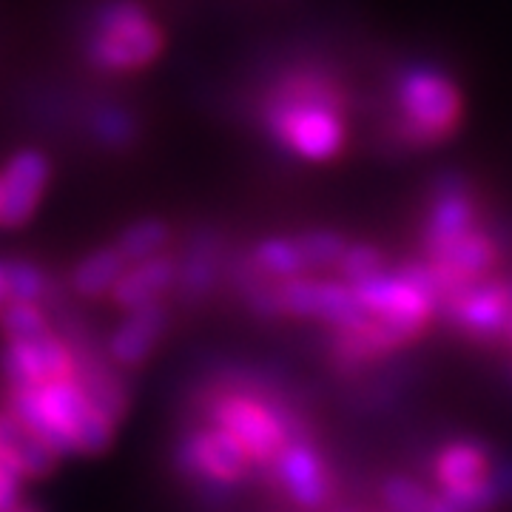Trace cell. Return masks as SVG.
Wrapping results in <instances>:
<instances>
[{
    "label": "cell",
    "instance_id": "cell-1",
    "mask_svg": "<svg viewBox=\"0 0 512 512\" xmlns=\"http://www.w3.org/2000/svg\"><path fill=\"white\" fill-rule=\"evenodd\" d=\"M350 97L328 69H288L262 97V128L285 154L330 163L348 146Z\"/></svg>",
    "mask_w": 512,
    "mask_h": 512
},
{
    "label": "cell",
    "instance_id": "cell-2",
    "mask_svg": "<svg viewBox=\"0 0 512 512\" xmlns=\"http://www.w3.org/2000/svg\"><path fill=\"white\" fill-rule=\"evenodd\" d=\"M165 49L160 20L143 0H103L83 40V57L94 72L131 74L148 69Z\"/></svg>",
    "mask_w": 512,
    "mask_h": 512
},
{
    "label": "cell",
    "instance_id": "cell-3",
    "mask_svg": "<svg viewBox=\"0 0 512 512\" xmlns=\"http://www.w3.org/2000/svg\"><path fill=\"white\" fill-rule=\"evenodd\" d=\"M393 137L407 148H433L450 140L464 120V97L439 69L410 66L396 80Z\"/></svg>",
    "mask_w": 512,
    "mask_h": 512
},
{
    "label": "cell",
    "instance_id": "cell-4",
    "mask_svg": "<svg viewBox=\"0 0 512 512\" xmlns=\"http://www.w3.org/2000/svg\"><path fill=\"white\" fill-rule=\"evenodd\" d=\"M439 316H444L467 342H512V285L495 271L473 279L441 302Z\"/></svg>",
    "mask_w": 512,
    "mask_h": 512
},
{
    "label": "cell",
    "instance_id": "cell-5",
    "mask_svg": "<svg viewBox=\"0 0 512 512\" xmlns=\"http://www.w3.org/2000/svg\"><path fill=\"white\" fill-rule=\"evenodd\" d=\"M367 316L379 319L382 325L393 330L404 345L421 339L427 325L439 316L436 302L427 291H421L416 282H410L399 271H379L359 285H350Z\"/></svg>",
    "mask_w": 512,
    "mask_h": 512
},
{
    "label": "cell",
    "instance_id": "cell-6",
    "mask_svg": "<svg viewBox=\"0 0 512 512\" xmlns=\"http://www.w3.org/2000/svg\"><path fill=\"white\" fill-rule=\"evenodd\" d=\"M276 296L282 316L293 319H313L330 328H348L367 319L356 291L342 279H330L319 274H302L276 282Z\"/></svg>",
    "mask_w": 512,
    "mask_h": 512
},
{
    "label": "cell",
    "instance_id": "cell-7",
    "mask_svg": "<svg viewBox=\"0 0 512 512\" xmlns=\"http://www.w3.org/2000/svg\"><path fill=\"white\" fill-rule=\"evenodd\" d=\"M481 225V202L473 185L461 174H444L430 197V208L421 225V256L441 254L456 239Z\"/></svg>",
    "mask_w": 512,
    "mask_h": 512
},
{
    "label": "cell",
    "instance_id": "cell-8",
    "mask_svg": "<svg viewBox=\"0 0 512 512\" xmlns=\"http://www.w3.org/2000/svg\"><path fill=\"white\" fill-rule=\"evenodd\" d=\"M214 424L225 430L256 464H268L288 444V427L268 404H259L248 396H225L211 410Z\"/></svg>",
    "mask_w": 512,
    "mask_h": 512
},
{
    "label": "cell",
    "instance_id": "cell-9",
    "mask_svg": "<svg viewBox=\"0 0 512 512\" xmlns=\"http://www.w3.org/2000/svg\"><path fill=\"white\" fill-rule=\"evenodd\" d=\"M52 183V160L40 148L15 151L0 171V228L18 231L35 217Z\"/></svg>",
    "mask_w": 512,
    "mask_h": 512
},
{
    "label": "cell",
    "instance_id": "cell-10",
    "mask_svg": "<svg viewBox=\"0 0 512 512\" xmlns=\"http://www.w3.org/2000/svg\"><path fill=\"white\" fill-rule=\"evenodd\" d=\"M0 370L9 387H40L57 379H72L74 353L57 333L32 342H6L0 353Z\"/></svg>",
    "mask_w": 512,
    "mask_h": 512
},
{
    "label": "cell",
    "instance_id": "cell-11",
    "mask_svg": "<svg viewBox=\"0 0 512 512\" xmlns=\"http://www.w3.org/2000/svg\"><path fill=\"white\" fill-rule=\"evenodd\" d=\"M168 325L171 313L165 302L126 311V319L109 336V359L120 367H140L163 342Z\"/></svg>",
    "mask_w": 512,
    "mask_h": 512
},
{
    "label": "cell",
    "instance_id": "cell-12",
    "mask_svg": "<svg viewBox=\"0 0 512 512\" xmlns=\"http://www.w3.org/2000/svg\"><path fill=\"white\" fill-rule=\"evenodd\" d=\"M180 464L188 473L211 478V481H239L248 473L251 458L239 447L237 439H231L225 430L214 427L185 441L180 450Z\"/></svg>",
    "mask_w": 512,
    "mask_h": 512
},
{
    "label": "cell",
    "instance_id": "cell-13",
    "mask_svg": "<svg viewBox=\"0 0 512 512\" xmlns=\"http://www.w3.org/2000/svg\"><path fill=\"white\" fill-rule=\"evenodd\" d=\"M276 473L285 490L302 507H322L330 498V478L322 456L305 441H293L279 450L274 458Z\"/></svg>",
    "mask_w": 512,
    "mask_h": 512
},
{
    "label": "cell",
    "instance_id": "cell-14",
    "mask_svg": "<svg viewBox=\"0 0 512 512\" xmlns=\"http://www.w3.org/2000/svg\"><path fill=\"white\" fill-rule=\"evenodd\" d=\"M174 279H177L174 256H148V259L128 265L109 296L120 311H134V308H143L151 302H163L165 293L174 291Z\"/></svg>",
    "mask_w": 512,
    "mask_h": 512
},
{
    "label": "cell",
    "instance_id": "cell-15",
    "mask_svg": "<svg viewBox=\"0 0 512 512\" xmlns=\"http://www.w3.org/2000/svg\"><path fill=\"white\" fill-rule=\"evenodd\" d=\"M0 458L20 470L23 478H43L55 473L60 456L12 413H0Z\"/></svg>",
    "mask_w": 512,
    "mask_h": 512
},
{
    "label": "cell",
    "instance_id": "cell-16",
    "mask_svg": "<svg viewBox=\"0 0 512 512\" xmlns=\"http://www.w3.org/2000/svg\"><path fill=\"white\" fill-rule=\"evenodd\" d=\"M436 481L441 490H464L493 478V464L487 447L476 441H453L436 456Z\"/></svg>",
    "mask_w": 512,
    "mask_h": 512
},
{
    "label": "cell",
    "instance_id": "cell-17",
    "mask_svg": "<svg viewBox=\"0 0 512 512\" xmlns=\"http://www.w3.org/2000/svg\"><path fill=\"white\" fill-rule=\"evenodd\" d=\"M245 268L262 279H271V282H285L293 276L308 274V262L299 248V239L285 237V234L256 239L248 251Z\"/></svg>",
    "mask_w": 512,
    "mask_h": 512
},
{
    "label": "cell",
    "instance_id": "cell-18",
    "mask_svg": "<svg viewBox=\"0 0 512 512\" xmlns=\"http://www.w3.org/2000/svg\"><path fill=\"white\" fill-rule=\"evenodd\" d=\"M217 259H220L217 239L208 237V234H200L191 242V248L185 251L183 259H177L174 288L183 293L185 302H200L217 288V276H220Z\"/></svg>",
    "mask_w": 512,
    "mask_h": 512
},
{
    "label": "cell",
    "instance_id": "cell-19",
    "mask_svg": "<svg viewBox=\"0 0 512 512\" xmlns=\"http://www.w3.org/2000/svg\"><path fill=\"white\" fill-rule=\"evenodd\" d=\"M126 268V256L120 254L111 242L103 248H94L92 254H86L74 265L69 274V285L83 299H100V296H109Z\"/></svg>",
    "mask_w": 512,
    "mask_h": 512
},
{
    "label": "cell",
    "instance_id": "cell-20",
    "mask_svg": "<svg viewBox=\"0 0 512 512\" xmlns=\"http://www.w3.org/2000/svg\"><path fill=\"white\" fill-rule=\"evenodd\" d=\"M168 245H171V225L160 217H140L126 225L114 239V248L126 256L128 265L148 256L165 254Z\"/></svg>",
    "mask_w": 512,
    "mask_h": 512
},
{
    "label": "cell",
    "instance_id": "cell-21",
    "mask_svg": "<svg viewBox=\"0 0 512 512\" xmlns=\"http://www.w3.org/2000/svg\"><path fill=\"white\" fill-rule=\"evenodd\" d=\"M3 262V274H6V291L9 299L18 302H43L52 291V279L46 274V268L29 259V256H6Z\"/></svg>",
    "mask_w": 512,
    "mask_h": 512
},
{
    "label": "cell",
    "instance_id": "cell-22",
    "mask_svg": "<svg viewBox=\"0 0 512 512\" xmlns=\"http://www.w3.org/2000/svg\"><path fill=\"white\" fill-rule=\"evenodd\" d=\"M0 330L6 342H32L55 333L49 313L43 311L40 302H18V299H9L0 308Z\"/></svg>",
    "mask_w": 512,
    "mask_h": 512
},
{
    "label": "cell",
    "instance_id": "cell-23",
    "mask_svg": "<svg viewBox=\"0 0 512 512\" xmlns=\"http://www.w3.org/2000/svg\"><path fill=\"white\" fill-rule=\"evenodd\" d=\"M89 128H92L94 140L100 146L111 148V151H126L140 134L134 114L123 109V106H117V103L97 106L92 111V117H89Z\"/></svg>",
    "mask_w": 512,
    "mask_h": 512
},
{
    "label": "cell",
    "instance_id": "cell-24",
    "mask_svg": "<svg viewBox=\"0 0 512 512\" xmlns=\"http://www.w3.org/2000/svg\"><path fill=\"white\" fill-rule=\"evenodd\" d=\"M384 268H387V259H384V251L379 245L348 242L342 256H339V262L333 265V274H336V279L348 282V285H359V282L376 276Z\"/></svg>",
    "mask_w": 512,
    "mask_h": 512
},
{
    "label": "cell",
    "instance_id": "cell-25",
    "mask_svg": "<svg viewBox=\"0 0 512 512\" xmlns=\"http://www.w3.org/2000/svg\"><path fill=\"white\" fill-rule=\"evenodd\" d=\"M296 239H299V248L308 262V274H330L348 245V239L336 231H328V228L302 231V234H296Z\"/></svg>",
    "mask_w": 512,
    "mask_h": 512
},
{
    "label": "cell",
    "instance_id": "cell-26",
    "mask_svg": "<svg viewBox=\"0 0 512 512\" xmlns=\"http://www.w3.org/2000/svg\"><path fill=\"white\" fill-rule=\"evenodd\" d=\"M72 439L77 453L100 456L103 450H109L111 441H114V421H111L106 413H100L92 404V407L86 410V416L74 424Z\"/></svg>",
    "mask_w": 512,
    "mask_h": 512
},
{
    "label": "cell",
    "instance_id": "cell-27",
    "mask_svg": "<svg viewBox=\"0 0 512 512\" xmlns=\"http://www.w3.org/2000/svg\"><path fill=\"white\" fill-rule=\"evenodd\" d=\"M384 504L393 512H430V498L421 484L410 481V478H390L382 487Z\"/></svg>",
    "mask_w": 512,
    "mask_h": 512
},
{
    "label": "cell",
    "instance_id": "cell-28",
    "mask_svg": "<svg viewBox=\"0 0 512 512\" xmlns=\"http://www.w3.org/2000/svg\"><path fill=\"white\" fill-rule=\"evenodd\" d=\"M23 473L15 470L9 461L0 458V512H12L20 504V493H23Z\"/></svg>",
    "mask_w": 512,
    "mask_h": 512
},
{
    "label": "cell",
    "instance_id": "cell-29",
    "mask_svg": "<svg viewBox=\"0 0 512 512\" xmlns=\"http://www.w3.org/2000/svg\"><path fill=\"white\" fill-rule=\"evenodd\" d=\"M9 302V291H6V274H3V262H0V308Z\"/></svg>",
    "mask_w": 512,
    "mask_h": 512
},
{
    "label": "cell",
    "instance_id": "cell-30",
    "mask_svg": "<svg viewBox=\"0 0 512 512\" xmlns=\"http://www.w3.org/2000/svg\"><path fill=\"white\" fill-rule=\"evenodd\" d=\"M12 512H40V510H35V507H26V504H18Z\"/></svg>",
    "mask_w": 512,
    "mask_h": 512
}]
</instances>
